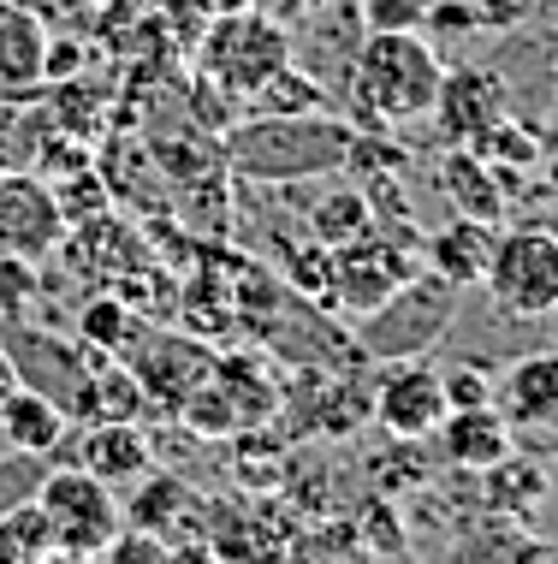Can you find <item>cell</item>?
<instances>
[{
	"mask_svg": "<svg viewBox=\"0 0 558 564\" xmlns=\"http://www.w3.org/2000/svg\"><path fill=\"white\" fill-rule=\"evenodd\" d=\"M357 137L327 108L315 113H255L226 131V166L250 185H292V178H333L351 166Z\"/></svg>",
	"mask_w": 558,
	"mask_h": 564,
	"instance_id": "cell-1",
	"label": "cell"
},
{
	"mask_svg": "<svg viewBox=\"0 0 558 564\" xmlns=\"http://www.w3.org/2000/svg\"><path fill=\"white\" fill-rule=\"evenodd\" d=\"M446 66L422 30H369L351 54V96L374 126H404L434 108Z\"/></svg>",
	"mask_w": 558,
	"mask_h": 564,
	"instance_id": "cell-2",
	"label": "cell"
},
{
	"mask_svg": "<svg viewBox=\"0 0 558 564\" xmlns=\"http://www.w3.org/2000/svg\"><path fill=\"white\" fill-rule=\"evenodd\" d=\"M458 315V285L434 268H411L374 310L357 315V350L369 362H398V357H428L446 339Z\"/></svg>",
	"mask_w": 558,
	"mask_h": 564,
	"instance_id": "cell-3",
	"label": "cell"
},
{
	"mask_svg": "<svg viewBox=\"0 0 558 564\" xmlns=\"http://www.w3.org/2000/svg\"><path fill=\"white\" fill-rule=\"evenodd\" d=\"M36 511L48 523L54 558H101L108 541L125 529V511H119L113 487L89 469H48L36 487Z\"/></svg>",
	"mask_w": 558,
	"mask_h": 564,
	"instance_id": "cell-4",
	"label": "cell"
},
{
	"mask_svg": "<svg viewBox=\"0 0 558 564\" xmlns=\"http://www.w3.org/2000/svg\"><path fill=\"white\" fill-rule=\"evenodd\" d=\"M481 285H488L493 310L517 315V322H547V315H558V232H547V226L500 232Z\"/></svg>",
	"mask_w": 558,
	"mask_h": 564,
	"instance_id": "cell-5",
	"label": "cell"
},
{
	"mask_svg": "<svg viewBox=\"0 0 558 564\" xmlns=\"http://www.w3.org/2000/svg\"><path fill=\"white\" fill-rule=\"evenodd\" d=\"M285 59H292V42H285V30L267 19V12H232V19H220L215 36H208L203 72L215 78V89L255 96Z\"/></svg>",
	"mask_w": 558,
	"mask_h": 564,
	"instance_id": "cell-6",
	"label": "cell"
},
{
	"mask_svg": "<svg viewBox=\"0 0 558 564\" xmlns=\"http://www.w3.org/2000/svg\"><path fill=\"white\" fill-rule=\"evenodd\" d=\"M327 268H333V310L339 315H363L416 262L404 256V238L398 232H386V226H363L357 238L327 243Z\"/></svg>",
	"mask_w": 558,
	"mask_h": 564,
	"instance_id": "cell-7",
	"label": "cell"
},
{
	"mask_svg": "<svg viewBox=\"0 0 558 564\" xmlns=\"http://www.w3.org/2000/svg\"><path fill=\"white\" fill-rule=\"evenodd\" d=\"M381 380H374V422L398 440H428L434 429L446 422V387H440V369L428 357H398V362H381Z\"/></svg>",
	"mask_w": 558,
	"mask_h": 564,
	"instance_id": "cell-8",
	"label": "cell"
},
{
	"mask_svg": "<svg viewBox=\"0 0 558 564\" xmlns=\"http://www.w3.org/2000/svg\"><path fill=\"white\" fill-rule=\"evenodd\" d=\"M59 238H66V215H59V196L42 185V173L19 166L0 178V256L42 262L59 250Z\"/></svg>",
	"mask_w": 558,
	"mask_h": 564,
	"instance_id": "cell-9",
	"label": "cell"
},
{
	"mask_svg": "<svg viewBox=\"0 0 558 564\" xmlns=\"http://www.w3.org/2000/svg\"><path fill=\"white\" fill-rule=\"evenodd\" d=\"M493 404L523 440H558V350L517 357L493 380Z\"/></svg>",
	"mask_w": 558,
	"mask_h": 564,
	"instance_id": "cell-10",
	"label": "cell"
},
{
	"mask_svg": "<svg viewBox=\"0 0 558 564\" xmlns=\"http://www.w3.org/2000/svg\"><path fill=\"white\" fill-rule=\"evenodd\" d=\"M434 119H440V137L446 143H475L488 126H500L511 113V89L500 72L488 66H451L440 89H434Z\"/></svg>",
	"mask_w": 558,
	"mask_h": 564,
	"instance_id": "cell-11",
	"label": "cell"
},
{
	"mask_svg": "<svg viewBox=\"0 0 558 564\" xmlns=\"http://www.w3.org/2000/svg\"><path fill=\"white\" fill-rule=\"evenodd\" d=\"M48 30L30 7L19 0H0V101H42L48 89Z\"/></svg>",
	"mask_w": 558,
	"mask_h": 564,
	"instance_id": "cell-12",
	"label": "cell"
},
{
	"mask_svg": "<svg viewBox=\"0 0 558 564\" xmlns=\"http://www.w3.org/2000/svg\"><path fill=\"white\" fill-rule=\"evenodd\" d=\"M440 452L451 469H470V476H488L505 452H517V434L500 416V404H470V410H446L440 429Z\"/></svg>",
	"mask_w": 558,
	"mask_h": 564,
	"instance_id": "cell-13",
	"label": "cell"
},
{
	"mask_svg": "<svg viewBox=\"0 0 558 564\" xmlns=\"http://www.w3.org/2000/svg\"><path fill=\"white\" fill-rule=\"evenodd\" d=\"M7 350H12V362H19V380H24V387L48 392V399H59V404L78 399V387H84V375H89V357H84L72 339H54V333L19 327Z\"/></svg>",
	"mask_w": 558,
	"mask_h": 564,
	"instance_id": "cell-14",
	"label": "cell"
},
{
	"mask_svg": "<svg viewBox=\"0 0 558 564\" xmlns=\"http://www.w3.org/2000/svg\"><path fill=\"white\" fill-rule=\"evenodd\" d=\"M493 238H500V220H475V215H451L440 232H428L422 243V262L434 273H446L451 285H481V273L493 262Z\"/></svg>",
	"mask_w": 558,
	"mask_h": 564,
	"instance_id": "cell-15",
	"label": "cell"
},
{
	"mask_svg": "<svg viewBox=\"0 0 558 564\" xmlns=\"http://www.w3.org/2000/svg\"><path fill=\"white\" fill-rule=\"evenodd\" d=\"M84 469H89V476H101L108 487L143 481L149 469H155V440L138 429V416H125V422H96V429L84 434Z\"/></svg>",
	"mask_w": 558,
	"mask_h": 564,
	"instance_id": "cell-16",
	"label": "cell"
},
{
	"mask_svg": "<svg viewBox=\"0 0 558 564\" xmlns=\"http://www.w3.org/2000/svg\"><path fill=\"white\" fill-rule=\"evenodd\" d=\"M440 191L451 196L458 215H475V220H505V203H511L500 166L488 155H475L470 143H451V155L440 166Z\"/></svg>",
	"mask_w": 558,
	"mask_h": 564,
	"instance_id": "cell-17",
	"label": "cell"
},
{
	"mask_svg": "<svg viewBox=\"0 0 558 564\" xmlns=\"http://www.w3.org/2000/svg\"><path fill=\"white\" fill-rule=\"evenodd\" d=\"M0 440H7L12 452L48 457L59 440H66V404L48 399V392H36V387H19L0 404Z\"/></svg>",
	"mask_w": 558,
	"mask_h": 564,
	"instance_id": "cell-18",
	"label": "cell"
},
{
	"mask_svg": "<svg viewBox=\"0 0 558 564\" xmlns=\"http://www.w3.org/2000/svg\"><path fill=\"white\" fill-rule=\"evenodd\" d=\"M72 410L89 416V422H125V416H138V410H143V387H138V375H131L119 357L113 362H96V369L84 375Z\"/></svg>",
	"mask_w": 558,
	"mask_h": 564,
	"instance_id": "cell-19",
	"label": "cell"
},
{
	"mask_svg": "<svg viewBox=\"0 0 558 564\" xmlns=\"http://www.w3.org/2000/svg\"><path fill=\"white\" fill-rule=\"evenodd\" d=\"M363 226H374V208L357 185H327L309 203V238L315 243H344V238L363 232Z\"/></svg>",
	"mask_w": 558,
	"mask_h": 564,
	"instance_id": "cell-20",
	"label": "cell"
},
{
	"mask_svg": "<svg viewBox=\"0 0 558 564\" xmlns=\"http://www.w3.org/2000/svg\"><path fill=\"white\" fill-rule=\"evenodd\" d=\"M143 339V322L125 310L119 297H96V303H84V315H78V345L84 350H108V357H131Z\"/></svg>",
	"mask_w": 558,
	"mask_h": 564,
	"instance_id": "cell-21",
	"label": "cell"
},
{
	"mask_svg": "<svg viewBox=\"0 0 558 564\" xmlns=\"http://www.w3.org/2000/svg\"><path fill=\"white\" fill-rule=\"evenodd\" d=\"M315 108H327L321 84L304 78V72H292V59H285L274 78L255 89V113H315Z\"/></svg>",
	"mask_w": 558,
	"mask_h": 564,
	"instance_id": "cell-22",
	"label": "cell"
},
{
	"mask_svg": "<svg viewBox=\"0 0 558 564\" xmlns=\"http://www.w3.org/2000/svg\"><path fill=\"white\" fill-rule=\"evenodd\" d=\"M0 558H54V541H48V523H42L36 499L0 511Z\"/></svg>",
	"mask_w": 558,
	"mask_h": 564,
	"instance_id": "cell-23",
	"label": "cell"
},
{
	"mask_svg": "<svg viewBox=\"0 0 558 564\" xmlns=\"http://www.w3.org/2000/svg\"><path fill=\"white\" fill-rule=\"evenodd\" d=\"M488 476H493V506H511V517H529L535 499L547 494V476H540L535 464H523V457H511V452L488 469Z\"/></svg>",
	"mask_w": 558,
	"mask_h": 564,
	"instance_id": "cell-24",
	"label": "cell"
},
{
	"mask_svg": "<svg viewBox=\"0 0 558 564\" xmlns=\"http://www.w3.org/2000/svg\"><path fill=\"white\" fill-rule=\"evenodd\" d=\"M440 387H446V410L493 404V375L481 369L475 357H463V362H451V369H440Z\"/></svg>",
	"mask_w": 558,
	"mask_h": 564,
	"instance_id": "cell-25",
	"label": "cell"
},
{
	"mask_svg": "<svg viewBox=\"0 0 558 564\" xmlns=\"http://www.w3.org/2000/svg\"><path fill=\"white\" fill-rule=\"evenodd\" d=\"M42 476H48V464H42L36 452H12L7 464H0V511L24 506V499H36Z\"/></svg>",
	"mask_w": 558,
	"mask_h": 564,
	"instance_id": "cell-26",
	"label": "cell"
},
{
	"mask_svg": "<svg viewBox=\"0 0 558 564\" xmlns=\"http://www.w3.org/2000/svg\"><path fill=\"white\" fill-rule=\"evenodd\" d=\"M434 0H363V24L369 30H422Z\"/></svg>",
	"mask_w": 558,
	"mask_h": 564,
	"instance_id": "cell-27",
	"label": "cell"
},
{
	"mask_svg": "<svg viewBox=\"0 0 558 564\" xmlns=\"http://www.w3.org/2000/svg\"><path fill=\"white\" fill-rule=\"evenodd\" d=\"M36 262H24V256H0V315L7 322H19V310L30 303V292H36V273H30Z\"/></svg>",
	"mask_w": 558,
	"mask_h": 564,
	"instance_id": "cell-28",
	"label": "cell"
},
{
	"mask_svg": "<svg viewBox=\"0 0 558 564\" xmlns=\"http://www.w3.org/2000/svg\"><path fill=\"white\" fill-rule=\"evenodd\" d=\"M19 387H24V380H19V362H12V350L0 345V404H7V399H12V392H19Z\"/></svg>",
	"mask_w": 558,
	"mask_h": 564,
	"instance_id": "cell-29",
	"label": "cell"
},
{
	"mask_svg": "<svg viewBox=\"0 0 558 564\" xmlns=\"http://www.w3.org/2000/svg\"><path fill=\"white\" fill-rule=\"evenodd\" d=\"M262 7H274V12H292V7H304V0H262Z\"/></svg>",
	"mask_w": 558,
	"mask_h": 564,
	"instance_id": "cell-30",
	"label": "cell"
},
{
	"mask_svg": "<svg viewBox=\"0 0 558 564\" xmlns=\"http://www.w3.org/2000/svg\"><path fill=\"white\" fill-rule=\"evenodd\" d=\"M547 185L558 191V155H547Z\"/></svg>",
	"mask_w": 558,
	"mask_h": 564,
	"instance_id": "cell-31",
	"label": "cell"
},
{
	"mask_svg": "<svg viewBox=\"0 0 558 564\" xmlns=\"http://www.w3.org/2000/svg\"><path fill=\"white\" fill-rule=\"evenodd\" d=\"M540 12H547V19H558V0H540Z\"/></svg>",
	"mask_w": 558,
	"mask_h": 564,
	"instance_id": "cell-32",
	"label": "cell"
},
{
	"mask_svg": "<svg viewBox=\"0 0 558 564\" xmlns=\"http://www.w3.org/2000/svg\"><path fill=\"white\" fill-rule=\"evenodd\" d=\"M0 178H7V166H0Z\"/></svg>",
	"mask_w": 558,
	"mask_h": 564,
	"instance_id": "cell-33",
	"label": "cell"
}]
</instances>
